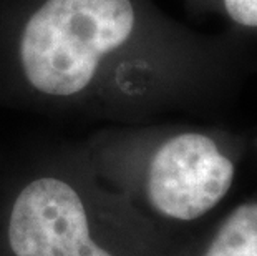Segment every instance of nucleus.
<instances>
[{
    "instance_id": "obj_1",
    "label": "nucleus",
    "mask_w": 257,
    "mask_h": 256,
    "mask_svg": "<svg viewBox=\"0 0 257 256\" xmlns=\"http://www.w3.org/2000/svg\"><path fill=\"white\" fill-rule=\"evenodd\" d=\"M209 89L204 57L145 0H0V107L145 123Z\"/></svg>"
},
{
    "instance_id": "obj_2",
    "label": "nucleus",
    "mask_w": 257,
    "mask_h": 256,
    "mask_svg": "<svg viewBox=\"0 0 257 256\" xmlns=\"http://www.w3.org/2000/svg\"><path fill=\"white\" fill-rule=\"evenodd\" d=\"M199 233L140 213L98 178L81 140L0 168V256H188Z\"/></svg>"
},
{
    "instance_id": "obj_3",
    "label": "nucleus",
    "mask_w": 257,
    "mask_h": 256,
    "mask_svg": "<svg viewBox=\"0 0 257 256\" xmlns=\"http://www.w3.org/2000/svg\"><path fill=\"white\" fill-rule=\"evenodd\" d=\"M81 143L108 188L174 231L209 225L239 175V141L216 128L103 125Z\"/></svg>"
},
{
    "instance_id": "obj_4",
    "label": "nucleus",
    "mask_w": 257,
    "mask_h": 256,
    "mask_svg": "<svg viewBox=\"0 0 257 256\" xmlns=\"http://www.w3.org/2000/svg\"><path fill=\"white\" fill-rule=\"evenodd\" d=\"M188 256H257V192L202 228Z\"/></svg>"
},
{
    "instance_id": "obj_5",
    "label": "nucleus",
    "mask_w": 257,
    "mask_h": 256,
    "mask_svg": "<svg viewBox=\"0 0 257 256\" xmlns=\"http://www.w3.org/2000/svg\"><path fill=\"white\" fill-rule=\"evenodd\" d=\"M219 2L234 24L257 27V0H219Z\"/></svg>"
}]
</instances>
